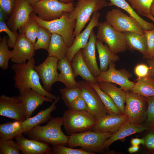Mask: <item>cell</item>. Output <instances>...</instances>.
Returning <instances> with one entry per match:
<instances>
[{"label": "cell", "instance_id": "d6a6232c", "mask_svg": "<svg viewBox=\"0 0 154 154\" xmlns=\"http://www.w3.org/2000/svg\"><path fill=\"white\" fill-rule=\"evenodd\" d=\"M40 27L30 15L27 20L19 29V34L23 35L34 44L36 42Z\"/></svg>", "mask_w": 154, "mask_h": 154}, {"label": "cell", "instance_id": "8992f818", "mask_svg": "<svg viewBox=\"0 0 154 154\" xmlns=\"http://www.w3.org/2000/svg\"><path fill=\"white\" fill-rule=\"evenodd\" d=\"M106 0H79L75 5L73 10L68 13V17L76 20L73 35L80 34L93 13L107 6Z\"/></svg>", "mask_w": 154, "mask_h": 154}, {"label": "cell", "instance_id": "db71d44e", "mask_svg": "<svg viewBox=\"0 0 154 154\" xmlns=\"http://www.w3.org/2000/svg\"><path fill=\"white\" fill-rule=\"evenodd\" d=\"M61 2L65 3L68 4L74 2V0H58ZM79 0H78L79 1Z\"/></svg>", "mask_w": 154, "mask_h": 154}, {"label": "cell", "instance_id": "816d5d0a", "mask_svg": "<svg viewBox=\"0 0 154 154\" xmlns=\"http://www.w3.org/2000/svg\"><path fill=\"white\" fill-rule=\"evenodd\" d=\"M6 15H7L0 8V21H4Z\"/></svg>", "mask_w": 154, "mask_h": 154}, {"label": "cell", "instance_id": "d590c367", "mask_svg": "<svg viewBox=\"0 0 154 154\" xmlns=\"http://www.w3.org/2000/svg\"><path fill=\"white\" fill-rule=\"evenodd\" d=\"M7 37L6 36L1 38L0 42V67L4 70L9 67V62L12 56V51L8 49Z\"/></svg>", "mask_w": 154, "mask_h": 154}, {"label": "cell", "instance_id": "44dd1931", "mask_svg": "<svg viewBox=\"0 0 154 154\" xmlns=\"http://www.w3.org/2000/svg\"><path fill=\"white\" fill-rule=\"evenodd\" d=\"M15 139L22 154L51 153L52 148L47 143L38 140L26 138L22 135Z\"/></svg>", "mask_w": 154, "mask_h": 154}, {"label": "cell", "instance_id": "30bf717a", "mask_svg": "<svg viewBox=\"0 0 154 154\" xmlns=\"http://www.w3.org/2000/svg\"><path fill=\"white\" fill-rule=\"evenodd\" d=\"M105 18L111 26L120 32H129L140 35L144 33V30L135 19L118 9L108 11Z\"/></svg>", "mask_w": 154, "mask_h": 154}, {"label": "cell", "instance_id": "cb8c5ba5", "mask_svg": "<svg viewBox=\"0 0 154 154\" xmlns=\"http://www.w3.org/2000/svg\"><path fill=\"white\" fill-rule=\"evenodd\" d=\"M98 84L100 89L112 99L122 114H124L125 91L112 83L102 82L98 83Z\"/></svg>", "mask_w": 154, "mask_h": 154}, {"label": "cell", "instance_id": "f1b7e54d", "mask_svg": "<svg viewBox=\"0 0 154 154\" xmlns=\"http://www.w3.org/2000/svg\"><path fill=\"white\" fill-rule=\"evenodd\" d=\"M128 47L141 53L144 59H147V46L146 38L144 33L140 35L135 33L123 32Z\"/></svg>", "mask_w": 154, "mask_h": 154}, {"label": "cell", "instance_id": "83f0119b", "mask_svg": "<svg viewBox=\"0 0 154 154\" xmlns=\"http://www.w3.org/2000/svg\"><path fill=\"white\" fill-rule=\"evenodd\" d=\"M68 48L61 36L52 33L50 41L46 50L48 56L60 60L66 57Z\"/></svg>", "mask_w": 154, "mask_h": 154}, {"label": "cell", "instance_id": "5bb4252c", "mask_svg": "<svg viewBox=\"0 0 154 154\" xmlns=\"http://www.w3.org/2000/svg\"><path fill=\"white\" fill-rule=\"evenodd\" d=\"M58 61L56 58L48 56L42 63L35 67L42 81L43 87L49 92L52 90L53 84L58 82Z\"/></svg>", "mask_w": 154, "mask_h": 154}, {"label": "cell", "instance_id": "681fc988", "mask_svg": "<svg viewBox=\"0 0 154 154\" xmlns=\"http://www.w3.org/2000/svg\"><path fill=\"white\" fill-rule=\"evenodd\" d=\"M145 142V140L144 138H132L130 141V143L132 145L139 146L140 144H141L143 145Z\"/></svg>", "mask_w": 154, "mask_h": 154}, {"label": "cell", "instance_id": "f6af8a7d", "mask_svg": "<svg viewBox=\"0 0 154 154\" xmlns=\"http://www.w3.org/2000/svg\"><path fill=\"white\" fill-rule=\"evenodd\" d=\"M68 108L69 109L77 111L88 112V110L87 104L82 96L74 102Z\"/></svg>", "mask_w": 154, "mask_h": 154}, {"label": "cell", "instance_id": "f907efd6", "mask_svg": "<svg viewBox=\"0 0 154 154\" xmlns=\"http://www.w3.org/2000/svg\"><path fill=\"white\" fill-rule=\"evenodd\" d=\"M139 149V146L132 145L129 147L128 149V151L129 153H132L137 152Z\"/></svg>", "mask_w": 154, "mask_h": 154}, {"label": "cell", "instance_id": "e575fe53", "mask_svg": "<svg viewBox=\"0 0 154 154\" xmlns=\"http://www.w3.org/2000/svg\"><path fill=\"white\" fill-rule=\"evenodd\" d=\"M61 98L68 108L75 100L82 96V91L78 87L74 88L65 87L59 89Z\"/></svg>", "mask_w": 154, "mask_h": 154}, {"label": "cell", "instance_id": "7c38bea8", "mask_svg": "<svg viewBox=\"0 0 154 154\" xmlns=\"http://www.w3.org/2000/svg\"><path fill=\"white\" fill-rule=\"evenodd\" d=\"M78 87L82 91V96L86 101L88 112L98 120L108 114L106 107L94 89L86 81L78 82Z\"/></svg>", "mask_w": 154, "mask_h": 154}, {"label": "cell", "instance_id": "c3c4849f", "mask_svg": "<svg viewBox=\"0 0 154 154\" xmlns=\"http://www.w3.org/2000/svg\"><path fill=\"white\" fill-rule=\"evenodd\" d=\"M146 61L149 68V76L154 81V56Z\"/></svg>", "mask_w": 154, "mask_h": 154}, {"label": "cell", "instance_id": "60d3db41", "mask_svg": "<svg viewBox=\"0 0 154 154\" xmlns=\"http://www.w3.org/2000/svg\"><path fill=\"white\" fill-rule=\"evenodd\" d=\"M3 32L6 33L8 38L7 40V44L8 47L13 48L17 39L19 34L17 32L11 31L5 23V21H0V33Z\"/></svg>", "mask_w": 154, "mask_h": 154}, {"label": "cell", "instance_id": "9c48e42d", "mask_svg": "<svg viewBox=\"0 0 154 154\" xmlns=\"http://www.w3.org/2000/svg\"><path fill=\"white\" fill-rule=\"evenodd\" d=\"M74 3L65 4L58 0H42L32 6L33 12L38 14V17L50 21L60 18L64 12L72 11L74 7Z\"/></svg>", "mask_w": 154, "mask_h": 154}, {"label": "cell", "instance_id": "277c9868", "mask_svg": "<svg viewBox=\"0 0 154 154\" xmlns=\"http://www.w3.org/2000/svg\"><path fill=\"white\" fill-rule=\"evenodd\" d=\"M67 12H64L59 18L50 21L43 20L37 16L34 12L31 15L40 27H43L51 33L61 36L68 47H70L75 39L73 33L76 24L75 19L69 18Z\"/></svg>", "mask_w": 154, "mask_h": 154}, {"label": "cell", "instance_id": "9a60e30c", "mask_svg": "<svg viewBox=\"0 0 154 154\" xmlns=\"http://www.w3.org/2000/svg\"><path fill=\"white\" fill-rule=\"evenodd\" d=\"M100 13L98 11L93 13L90 20L85 29L75 37L72 45L68 48L66 57L71 63L76 54L80 50L84 48L87 44L91 33L95 27H98Z\"/></svg>", "mask_w": 154, "mask_h": 154}, {"label": "cell", "instance_id": "7dc6e473", "mask_svg": "<svg viewBox=\"0 0 154 154\" xmlns=\"http://www.w3.org/2000/svg\"><path fill=\"white\" fill-rule=\"evenodd\" d=\"M149 68L148 65L141 63L137 65L134 69V72L136 76L139 78L149 76Z\"/></svg>", "mask_w": 154, "mask_h": 154}, {"label": "cell", "instance_id": "4316f807", "mask_svg": "<svg viewBox=\"0 0 154 154\" xmlns=\"http://www.w3.org/2000/svg\"><path fill=\"white\" fill-rule=\"evenodd\" d=\"M96 47L98 54L100 69L101 72L107 70L111 62H114L119 60V56L113 52L106 44L104 45L103 42L97 39Z\"/></svg>", "mask_w": 154, "mask_h": 154}, {"label": "cell", "instance_id": "ffe728a7", "mask_svg": "<svg viewBox=\"0 0 154 154\" xmlns=\"http://www.w3.org/2000/svg\"><path fill=\"white\" fill-rule=\"evenodd\" d=\"M150 129L149 127L144 124L133 123L128 120L122 125L117 132L112 134L104 141L103 145L104 153L106 152L110 146L115 141L123 139L134 134Z\"/></svg>", "mask_w": 154, "mask_h": 154}, {"label": "cell", "instance_id": "9f6ffc18", "mask_svg": "<svg viewBox=\"0 0 154 154\" xmlns=\"http://www.w3.org/2000/svg\"><path fill=\"white\" fill-rule=\"evenodd\" d=\"M143 16L147 17L150 20L154 22V16H152L150 14H148L144 15Z\"/></svg>", "mask_w": 154, "mask_h": 154}, {"label": "cell", "instance_id": "7bdbcfd3", "mask_svg": "<svg viewBox=\"0 0 154 154\" xmlns=\"http://www.w3.org/2000/svg\"><path fill=\"white\" fill-rule=\"evenodd\" d=\"M147 40V59L154 56V28L150 30L144 31Z\"/></svg>", "mask_w": 154, "mask_h": 154}, {"label": "cell", "instance_id": "3957f363", "mask_svg": "<svg viewBox=\"0 0 154 154\" xmlns=\"http://www.w3.org/2000/svg\"><path fill=\"white\" fill-rule=\"evenodd\" d=\"M63 125L66 133L72 135L92 131L97 120L87 111L68 109L62 115Z\"/></svg>", "mask_w": 154, "mask_h": 154}, {"label": "cell", "instance_id": "8d00e7d4", "mask_svg": "<svg viewBox=\"0 0 154 154\" xmlns=\"http://www.w3.org/2000/svg\"><path fill=\"white\" fill-rule=\"evenodd\" d=\"M51 35L52 33L46 28L40 27L37 37V41L33 44L35 50L40 49L47 50Z\"/></svg>", "mask_w": 154, "mask_h": 154}, {"label": "cell", "instance_id": "4dcf8cb0", "mask_svg": "<svg viewBox=\"0 0 154 154\" xmlns=\"http://www.w3.org/2000/svg\"><path fill=\"white\" fill-rule=\"evenodd\" d=\"M107 6H116L125 11L129 16L135 19L139 23L144 31L150 30L154 28V24L149 22L140 17L125 0H109Z\"/></svg>", "mask_w": 154, "mask_h": 154}, {"label": "cell", "instance_id": "ba28073f", "mask_svg": "<svg viewBox=\"0 0 154 154\" xmlns=\"http://www.w3.org/2000/svg\"><path fill=\"white\" fill-rule=\"evenodd\" d=\"M125 91L126 105L124 107V114L131 123L143 124L146 117L147 98L130 91Z\"/></svg>", "mask_w": 154, "mask_h": 154}, {"label": "cell", "instance_id": "d6986e66", "mask_svg": "<svg viewBox=\"0 0 154 154\" xmlns=\"http://www.w3.org/2000/svg\"><path fill=\"white\" fill-rule=\"evenodd\" d=\"M128 120V117L125 114H108L97 120L92 131L101 133H111L113 134Z\"/></svg>", "mask_w": 154, "mask_h": 154}, {"label": "cell", "instance_id": "b9f144b4", "mask_svg": "<svg viewBox=\"0 0 154 154\" xmlns=\"http://www.w3.org/2000/svg\"><path fill=\"white\" fill-rule=\"evenodd\" d=\"M147 98L148 106L144 125L149 127L154 126V96Z\"/></svg>", "mask_w": 154, "mask_h": 154}, {"label": "cell", "instance_id": "ab89813d", "mask_svg": "<svg viewBox=\"0 0 154 154\" xmlns=\"http://www.w3.org/2000/svg\"><path fill=\"white\" fill-rule=\"evenodd\" d=\"M51 153L54 154H94L87 151L82 148L78 149H73L62 145L52 146Z\"/></svg>", "mask_w": 154, "mask_h": 154}, {"label": "cell", "instance_id": "f546056e", "mask_svg": "<svg viewBox=\"0 0 154 154\" xmlns=\"http://www.w3.org/2000/svg\"><path fill=\"white\" fill-rule=\"evenodd\" d=\"M24 133L21 121H16L0 124V139H16Z\"/></svg>", "mask_w": 154, "mask_h": 154}, {"label": "cell", "instance_id": "11a10c76", "mask_svg": "<svg viewBox=\"0 0 154 154\" xmlns=\"http://www.w3.org/2000/svg\"><path fill=\"white\" fill-rule=\"evenodd\" d=\"M150 14L154 16V1L153 2L151 7Z\"/></svg>", "mask_w": 154, "mask_h": 154}, {"label": "cell", "instance_id": "7a4b0ae2", "mask_svg": "<svg viewBox=\"0 0 154 154\" xmlns=\"http://www.w3.org/2000/svg\"><path fill=\"white\" fill-rule=\"evenodd\" d=\"M63 124L62 117H52L44 126L37 125L24 133L30 139L38 140L50 145L65 146L69 136L65 135L61 127Z\"/></svg>", "mask_w": 154, "mask_h": 154}, {"label": "cell", "instance_id": "52a82bcc", "mask_svg": "<svg viewBox=\"0 0 154 154\" xmlns=\"http://www.w3.org/2000/svg\"><path fill=\"white\" fill-rule=\"evenodd\" d=\"M97 39L106 44L112 51L117 54L126 51L128 46L122 32L113 27L106 21L99 22Z\"/></svg>", "mask_w": 154, "mask_h": 154}, {"label": "cell", "instance_id": "8fae6325", "mask_svg": "<svg viewBox=\"0 0 154 154\" xmlns=\"http://www.w3.org/2000/svg\"><path fill=\"white\" fill-rule=\"evenodd\" d=\"M114 62H111L108 70L101 72L96 78L97 83L107 82L119 85L125 91H130L133 88L135 82L129 80L132 74L125 69H116Z\"/></svg>", "mask_w": 154, "mask_h": 154}, {"label": "cell", "instance_id": "484cf974", "mask_svg": "<svg viewBox=\"0 0 154 154\" xmlns=\"http://www.w3.org/2000/svg\"><path fill=\"white\" fill-rule=\"evenodd\" d=\"M57 68L60 71L58 74V82H62L67 88L78 87V82L75 80L71 63L66 57L58 60Z\"/></svg>", "mask_w": 154, "mask_h": 154}, {"label": "cell", "instance_id": "e0dca14e", "mask_svg": "<svg viewBox=\"0 0 154 154\" xmlns=\"http://www.w3.org/2000/svg\"><path fill=\"white\" fill-rule=\"evenodd\" d=\"M12 51L11 59L15 64L26 62L35 55L33 44L23 35L19 34L17 39Z\"/></svg>", "mask_w": 154, "mask_h": 154}, {"label": "cell", "instance_id": "1f68e13d", "mask_svg": "<svg viewBox=\"0 0 154 154\" xmlns=\"http://www.w3.org/2000/svg\"><path fill=\"white\" fill-rule=\"evenodd\" d=\"M131 92L146 98L154 96V81L149 76L138 78Z\"/></svg>", "mask_w": 154, "mask_h": 154}, {"label": "cell", "instance_id": "4fadbf2b", "mask_svg": "<svg viewBox=\"0 0 154 154\" xmlns=\"http://www.w3.org/2000/svg\"><path fill=\"white\" fill-rule=\"evenodd\" d=\"M0 115L22 121L27 118L26 110L18 96H0Z\"/></svg>", "mask_w": 154, "mask_h": 154}, {"label": "cell", "instance_id": "5b68a950", "mask_svg": "<svg viewBox=\"0 0 154 154\" xmlns=\"http://www.w3.org/2000/svg\"><path fill=\"white\" fill-rule=\"evenodd\" d=\"M112 134L101 133L92 131L78 133L70 135L67 144L68 147H81L94 154L104 153L103 145L104 141Z\"/></svg>", "mask_w": 154, "mask_h": 154}, {"label": "cell", "instance_id": "f5cc1de1", "mask_svg": "<svg viewBox=\"0 0 154 154\" xmlns=\"http://www.w3.org/2000/svg\"><path fill=\"white\" fill-rule=\"evenodd\" d=\"M42 0H26L28 3L31 5H32Z\"/></svg>", "mask_w": 154, "mask_h": 154}, {"label": "cell", "instance_id": "ee69618b", "mask_svg": "<svg viewBox=\"0 0 154 154\" xmlns=\"http://www.w3.org/2000/svg\"><path fill=\"white\" fill-rule=\"evenodd\" d=\"M145 142L143 145L146 152L154 154V133L151 131L144 137Z\"/></svg>", "mask_w": 154, "mask_h": 154}, {"label": "cell", "instance_id": "ac0fdd59", "mask_svg": "<svg viewBox=\"0 0 154 154\" xmlns=\"http://www.w3.org/2000/svg\"><path fill=\"white\" fill-rule=\"evenodd\" d=\"M19 92L18 96L25 107L27 118L31 117L35 110L44 102L53 101V100L42 96L31 88L25 89Z\"/></svg>", "mask_w": 154, "mask_h": 154}, {"label": "cell", "instance_id": "603a6c76", "mask_svg": "<svg viewBox=\"0 0 154 154\" xmlns=\"http://www.w3.org/2000/svg\"><path fill=\"white\" fill-rule=\"evenodd\" d=\"M60 99L59 96L57 97L48 108L41 110L34 116L27 118L24 121H21L22 126L24 133L37 125L47 122L52 117H51V113L56 110V104Z\"/></svg>", "mask_w": 154, "mask_h": 154}, {"label": "cell", "instance_id": "6da1fadb", "mask_svg": "<svg viewBox=\"0 0 154 154\" xmlns=\"http://www.w3.org/2000/svg\"><path fill=\"white\" fill-rule=\"evenodd\" d=\"M35 61L34 57L27 62L14 64L11 66L15 73L14 85L19 91L31 88L41 95L55 100L57 97L46 91L41 85L38 75L35 69Z\"/></svg>", "mask_w": 154, "mask_h": 154}, {"label": "cell", "instance_id": "bcb514c9", "mask_svg": "<svg viewBox=\"0 0 154 154\" xmlns=\"http://www.w3.org/2000/svg\"><path fill=\"white\" fill-rule=\"evenodd\" d=\"M16 0H0V8L7 15H11L14 9Z\"/></svg>", "mask_w": 154, "mask_h": 154}, {"label": "cell", "instance_id": "6f0895ef", "mask_svg": "<svg viewBox=\"0 0 154 154\" xmlns=\"http://www.w3.org/2000/svg\"><path fill=\"white\" fill-rule=\"evenodd\" d=\"M150 128V131H151L154 133V126L149 127Z\"/></svg>", "mask_w": 154, "mask_h": 154}, {"label": "cell", "instance_id": "836d02e7", "mask_svg": "<svg viewBox=\"0 0 154 154\" xmlns=\"http://www.w3.org/2000/svg\"><path fill=\"white\" fill-rule=\"evenodd\" d=\"M86 81L98 94L106 107L108 114L123 115L110 97L100 89L98 83H94Z\"/></svg>", "mask_w": 154, "mask_h": 154}, {"label": "cell", "instance_id": "7402d4cb", "mask_svg": "<svg viewBox=\"0 0 154 154\" xmlns=\"http://www.w3.org/2000/svg\"><path fill=\"white\" fill-rule=\"evenodd\" d=\"M96 36L93 30L90 35L89 41L85 47L82 49L83 57L86 65L92 75L95 77L100 74L96 55Z\"/></svg>", "mask_w": 154, "mask_h": 154}, {"label": "cell", "instance_id": "2e32d148", "mask_svg": "<svg viewBox=\"0 0 154 154\" xmlns=\"http://www.w3.org/2000/svg\"><path fill=\"white\" fill-rule=\"evenodd\" d=\"M33 12L32 6L28 3L26 0H16L14 9L7 22V25L11 31L17 32L27 20Z\"/></svg>", "mask_w": 154, "mask_h": 154}, {"label": "cell", "instance_id": "74e56055", "mask_svg": "<svg viewBox=\"0 0 154 154\" xmlns=\"http://www.w3.org/2000/svg\"><path fill=\"white\" fill-rule=\"evenodd\" d=\"M131 6L139 15L150 14L151 8L154 0H128Z\"/></svg>", "mask_w": 154, "mask_h": 154}, {"label": "cell", "instance_id": "d4e9b609", "mask_svg": "<svg viewBox=\"0 0 154 154\" xmlns=\"http://www.w3.org/2000/svg\"><path fill=\"white\" fill-rule=\"evenodd\" d=\"M74 76H79L83 80L94 83H97L96 77L90 72L84 60L82 49L79 50L73 57L71 63Z\"/></svg>", "mask_w": 154, "mask_h": 154}, {"label": "cell", "instance_id": "f35d334b", "mask_svg": "<svg viewBox=\"0 0 154 154\" xmlns=\"http://www.w3.org/2000/svg\"><path fill=\"white\" fill-rule=\"evenodd\" d=\"M0 154H19L21 151L17 143L13 139H0Z\"/></svg>", "mask_w": 154, "mask_h": 154}]
</instances>
